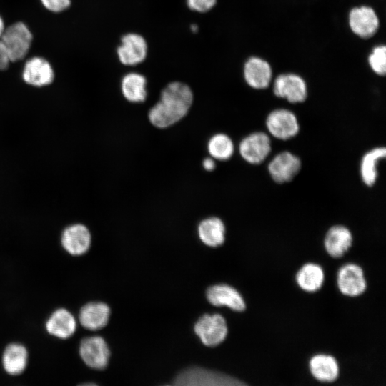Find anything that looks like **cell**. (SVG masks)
Listing matches in <instances>:
<instances>
[{"label": "cell", "mask_w": 386, "mask_h": 386, "mask_svg": "<svg viewBox=\"0 0 386 386\" xmlns=\"http://www.w3.org/2000/svg\"><path fill=\"white\" fill-rule=\"evenodd\" d=\"M347 25L353 35L361 39H369L386 24L381 22L380 16L372 6L361 4L349 10Z\"/></svg>", "instance_id": "obj_3"}, {"label": "cell", "mask_w": 386, "mask_h": 386, "mask_svg": "<svg viewBox=\"0 0 386 386\" xmlns=\"http://www.w3.org/2000/svg\"><path fill=\"white\" fill-rule=\"evenodd\" d=\"M11 62L6 48L0 39V71H4L9 68Z\"/></svg>", "instance_id": "obj_30"}, {"label": "cell", "mask_w": 386, "mask_h": 386, "mask_svg": "<svg viewBox=\"0 0 386 386\" xmlns=\"http://www.w3.org/2000/svg\"><path fill=\"white\" fill-rule=\"evenodd\" d=\"M21 77L26 84L41 88L50 85L54 81V71L46 59L34 56L26 61Z\"/></svg>", "instance_id": "obj_14"}, {"label": "cell", "mask_w": 386, "mask_h": 386, "mask_svg": "<svg viewBox=\"0 0 386 386\" xmlns=\"http://www.w3.org/2000/svg\"><path fill=\"white\" fill-rule=\"evenodd\" d=\"M61 244L71 255L80 256L89 250L91 235L88 227L81 223L66 226L61 234Z\"/></svg>", "instance_id": "obj_12"}, {"label": "cell", "mask_w": 386, "mask_h": 386, "mask_svg": "<svg viewBox=\"0 0 386 386\" xmlns=\"http://www.w3.org/2000/svg\"><path fill=\"white\" fill-rule=\"evenodd\" d=\"M269 136L263 132H255L244 137L239 144L242 158L249 164L262 163L271 152Z\"/></svg>", "instance_id": "obj_8"}, {"label": "cell", "mask_w": 386, "mask_h": 386, "mask_svg": "<svg viewBox=\"0 0 386 386\" xmlns=\"http://www.w3.org/2000/svg\"><path fill=\"white\" fill-rule=\"evenodd\" d=\"M367 63L373 74L379 76H385L386 44L375 45L367 56Z\"/></svg>", "instance_id": "obj_27"}, {"label": "cell", "mask_w": 386, "mask_h": 386, "mask_svg": "<svg viewBox=\"0 0 386 386\" xmlns=\"http://www.w3.org/2000/svg\"><path fill=\"white\" fill-rule=\"evenodd\" d=\"M300 158L288 151H284L273 157L267 166L272 179L278 184L292 181L301 169Z\"/></svg>", "instance_id": "obj_13"}, {"label": "cell", "mask_w": 386, "mask_h": 386, "mask_svg": "<svg viewBox=\"0 0 386 386\" xmlns=\"http://www.w3.org/2000/svg\"><path fill=\"white\" fill-rule=\"evenodd\" d=\"M121 91L126 100L132 103H140L147 98L146 77L138 72L125 74L121 81Z\"/></svg>", "instance_id": "obj_22"}, {"label": "cell", "mask_w": 386, "mask_h": 386, "mask_svg": "<svg viewBox=\"0 0 386 386\" xmlns=\"http://www.w3.org/2000/svg\"><path fill=\"white\" fill-rule=\"evenodd\" d=\"M194 332L203 344L214 347L226 338L227 326L224 318L219 314H206L196 322Z\"/></svg>", "instance_id": "obj_9"}, {"label": "cell", "mask_w": 386, "mask_h": 386, "mask_svg": "<svg viewBox=\"0 0 386 386\" xmlns=\"http://www.w3.org/2000/svg\"><path fill=\"white\" fill-rule=\"evenodd\" d=\"M27 362L28 351L24 345L12 342L5 347L2 355V365L8 374H21L26 367Z\"/></svg>", "instance_id": "obj_20"}, {"label": "cell", "mask_w": 386, "mask_h": 386, "mask_svg": "<svg viewBox=\"0 0 386 386\" xmlns=\"http://www.w3.org/2000/svg\"><path fill=\"white\" fill-rule=\"evenodd\" d=\"M175 385H242L243 382L219 372L199 367L180 373L174 380Z\"/></svg>", "instance_id": "obj_7"}, {"label": "cell", "mask_w": 386, "mask_h": 386, "mask_svg": "<svg viewBox=\"0 0 386 386\" xmlns=\"http://www.w3.org/2000/svg\"><path fill=\"white\" fill-rule=\"evenodd\" d=\"M79 355L84 362L89 367L103 370L108 364L110 351L102 337L91 336L81 341Z\"/></svg>", "instance_id": "obj_11"}, {"label": "cell", "mask_w": 386, "mask_h": 386, "mask_svg": "<svg viewBox=\"0 0 386 386\" xmlns=\"http://www.w3.org/2000/svg\"><path fill=\"white\" fill-rule=\"evenodd\" d=\"M45 327L49 334L60 339H67L75 332L76 321L68 310L59 308L49 316Z\"/></svg>", "instance_id": "obj_18"}, {"label": "cell", "mask_w": 386, "mask_h": 386, "mask_svg": "<svg viewBox=\"0 0 386 386\" xmlns=\"http://www.w3.org/2000/svg\"><path fill=\"white\" fill-rule=\"evenodd\" d=\"M225 225L216 217L203 219L198 226V235L206 245L215 247L222 245L225 240Z\"/></svg>", "instance_id": "obj_23"}, {"label": "cell", "mask_w": 386, "mask_h": 386, "mask_svg": "<svg viewBox=\"0 0 386 386\" xmlns=\"http://www.w3.org/2000/svg\"><path fill=\"white\" fill-rule=\"evenodd\" d=\"M352 243V233L343 225L332 227L327 232L324 239L325 250L334 258L343 256L350 248Z\"/></svg>", "instance_id": "obj_19"}, {"label": "cell", "mask_w": 386, "mask_h": 386, "mask_svg": "<svg viewBox=\"0 0 386 386\" xmlns=\"http://www.w3.org/2000/svg\"><path fill=\"white\" fill-rule=\"evenodd\" d=\"M191 28H192V31H197L198 29V27L197 25H192Z\"/></svg>", "instance_id": "obj_33"}, {"label": "cell", "mask_w": 386, "mask_h": 386, "mask_svg": "<svg viewBox=\"0 0 386 386\" xmlns=\"http://www.w3.org/2000/svg\"><path fill=\"white\" fill-rule=\"evenodd\" d=\"M208 301L213 305L225 306L233 310H244L246 304L240 293L227 284H216L207 291Z\"/></svg>", "instance_id": "obj_16"}, {"label": "cell", "mask_w": 386, "mask_h": 386, "mask_svg": "<svg viewBox=\"0 0 386 386\" xmlns=\"http://www.w3.org/2000/svg\"><path fill=\"white\" fill-rule=\"evenodd\" d=\"M187 6L192 11L206 13L212 10L217 4V0H186Z\"/></svg>", "instance_id": "obj_28"}, {"label": "cell", "mask_w": 386, "mask_h": 386, "mask_svg": "<svg viewBox=\"0 0 386 386\" xmlns=\"http://www.w3.org/2000/svg\"><path fill=\"white\" fill-rule=\"evenodd\" d=\"M110 316L109 306L101 302H91L84 305L79 313L82 327L89 330H98L108 322Z\"/></svg>", "instance_id": "obj_17"}, {"label": "cell", "mask_w": 386, "mask_h": 386, "mask_svg": "<svg viewBox=\"0 0 386 386\" xmlns=\"http://www.w3.org/2000/svg\"><path fill=\"white\" fill-rule=\"evenodd\" d=\"M309 367L313 377L322 382H334L339 375L338 363L331 355L318 354L313 356Z\"/></svg>", "instance_id": "obj_21"}, {"label": "cell", "mask_w": 386, "mask_h": 386, "mask_svg": "<svg viewBox=\"0 0 386 386\" xmlns=\"http://www.w3.org/2000/svg\"><path fill=\"white\" fill-rule=\"evenodd\" d=\"M337 282L340 291L350 297L362 294L367 287L363 270L355 264L343 265L337 272Z\"/></svg>", "instance_id": "obj_15"}, {"label": "cell", "mask_w": 386, "mask_h": 386, "mask_svg": "<svg viewBox=\"0 0 386 386\" xmlns=\"http://www.w3.org/2000/svg\"><path fill=\"white\" fill-rule=\"evenodd\" d=\"M325 274L322 268L314 263L303 265L296 274L298 286L308 292L317 291L324 282Z\"/></svg>", "instance_id": "obj_25"}, {"label": "cell", "mask_w": 386, "mask_h": 386, "mask_svg": "<svg viewBox=\"0 0 386 386\" xmlns=\"http://www.w3.org/2000/svg\"><path fill=\"white\" fill-rule=\"evenodd\" d=\"M42 5L49 11L60 13L67 9L71 4V0H40Z\"/></svg>", "instance_id": "obj_29"}, {"label": "cell", "mask_w": 386, "mask_h": 386, "mask_svg": "<svg viewBox=\"0 0 386 386\" xmlns=\"http://www.w3.org/2000/svg\"><path fill=\"white\" fill-rule=\"evenodd\" d=\"M207 151L213 159L226 161L232 157L234 152V145L227 134L218 133L209 139Z\"/></svg>", "instance_id": "obj_26"}, {"label": "cell", "mask_w": 386, "mask_h": 386, "mask_svg": "<svg viewBox=\"0 0 386 386\" xmlns=\"http://www.w3.org/2000/svg\"><path fill=\"white\" fill-rule=\"evenodd\" d=\"M202 167L207 172L213 171L216 167L214 159L211 157L204 158L202 161Z\"/></svg>", "instance_id": "obj_31"}, {"label": "cell", "mask_w": 386, "mask_h": 386, "mask_svg": "<svg viewBox=\"0 0 386 386\" xmlns=\"http://www.w3.org/2000/svg\"><path fill=\"white\" fill-rule=\"evenodd\" d=\"M4 29H5V26H4V20L0 16V39L4 33Z\"/></svg>", "instance_id": "obj_32"}, {"label": "cell", "mask_w": 386, "mask_h": 386, "mask_svg": "<svg viewBox=\"0 0 386 386\" xmlns=\"http://www.w3.org/2000/svg\"><path fill=\"white\" fill-rule=\"evenodd\" d=\"M386 149L384 147H378L367 152L360 162V176L362 182L368 187L372 186L377 178V164L384 159Z\"/></svg>", "instance_id": "obj_24"}, {"label": "cell", "mask_w": 386, "mask_h": 386, "mask_svg": "<svg viewBox=\"0 0 386 386\" xmlns=\"http://www.w3.org/2000/svg\"><path fill=\"white\" fill-rule=\"evenodd\" d=\"M193 99V92L187 84L171 82L162 91L159 101L149 111V121L158 129L168 128L186 117Z\"/></svg>", "instance_id": "obj_1"}, {"label": "cell", "mask_w": 386, "mask_h": 386, "mask_svg": "<svg viewBox=\"0 0 386 386\" xmlns=\"http://www.w3.org/2000/svg\"><path fill=\"white\" fill-rule=\"evenodd\" d=\"M273 77L271 64L262 57L251 56L243 64L242 78L252 89L259 91L269 88Z\"/></svg>", "instance_id": "obj_6"}, {"label": "cell", "mask_w": 386, "mask_h": 386, "mask_svg": "<svg viewBox=\"0 0 386 386\" xmlns=\"http://www.w3.org/2000/svg\"><path fill=\"white\" fill-rule=\"evenodd\" d=\"M265 124L269 134L279 140H289L300 131L296 114L284 107L272 110L267 116Z\"/></svg>", "instance_id": "obj_5"}, {"label": "cell", "mask_w": 386, "mask_h": 386, "mask_svg": "<svg viewBox=\"0 0 386 386\" xmlns=\"http://www.w3.org/2000/svg\"><path fill=\"white\" fill-rule=\"evenodd\" d=\"M32 34L29 27L21 21L12 24L5 28L1 40L5 45L11 62L22 60L28 54Z\"/></svg>", "instance_id": "obj_4"}, {"label": "cell", "mask_w": 386, "mask_h": 386, "mask_svg": "<svg viewBox=\"0 0 386 386\" xmlns=\"http://www.w3.org/2000/svg\"><path fill=\"white\" fill-rule=\"evenodd\" d=\"M269 87L276 98L291 104H303L308 99L306 80L295 72H284L276 75Z\"/></svg>", "instance_id": "obj_2"}, {"label": "cell", "mask_w": 386, "mask_h": 386, "mask_svg": "<svg viewBox=\"0 0 386 386\" xmlns=\"http://www.w3.org/2000/svg\"><path fill=\"white\" fill-rule=\"evenodd\" d=\"M147 43L137 33H128L121 38L117 53L119 61L125 66H136L143 62L147 55Z\"/></svg>", "instance_id": "obj_10"}]
</instances>
